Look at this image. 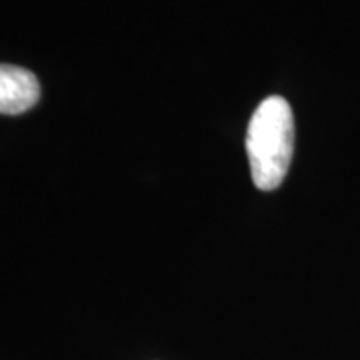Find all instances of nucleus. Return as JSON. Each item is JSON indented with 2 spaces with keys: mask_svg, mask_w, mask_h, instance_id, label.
I'll return each instance as SVG.
<instances>
[{
  "mask_svg": "<svg viewBox=\"0 0 360 360\" xmlns=\"http://www.w3.org/2000/svg\"><path fill=\"white\" fill-rule=\"evenodd\" d=\"M295 153V116L283 96L258 104L246 130V155L255 186L270 193L283 184Z\"/></svg>",
  "mask_w": 360,
  "mask_h": 360,
  "instance_id": "obj_1",
  "label": "nucleus"
},
{
  "mask_svg": "<svg viewBox=\"0 0 360 360\" xmlns=\"http://www.w3.org/2000/svg\"><path fill=\"white\" fill-rule=\"evenodd\" d=\"M40 98L39 78L22 66L0 65V115L30 110Z\"/></svg>",
  "mask_w": 360,
  "mask_h": 360,
  "instance_id": "obj_2",
  "label": "nucleus"
}]
</instances>
